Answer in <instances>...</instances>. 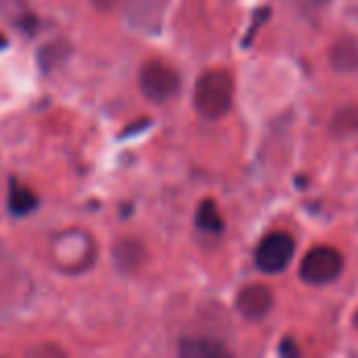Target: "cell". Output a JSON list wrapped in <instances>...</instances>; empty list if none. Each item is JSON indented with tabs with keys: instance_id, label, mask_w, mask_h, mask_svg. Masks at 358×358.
Masks as SVG:
<instances>
[{
	"instance_id": "obj_1",
	"label": "cell",
	"mask_w": 358,
	"mask_h": 358,
	"mask_svg": "<svg viewBox=\"0 0 358 358\" xmlns=\"http://www.w3.org/2000/svg\"><path fill=\"white\" fill-rule=\"evenodd\" d=\"M235 96V82L227 69H208L199 76L193 92V105L206 120H218L229 113Z\"/></svg>"
},
{
	"instance_id": "obj_2",
	"label": "cell",
	"mask_w": 358,
	"mask_h": 358,
	"mask_svg": "<svg viewBox=\"0 0 358 358\" xmlns=\"http://www.w3.org/2000/svg\"><path fill=\"white\" fill-rule=\"evenodd\" d=\"M138 86L149 101L164 103L178 92L180 76L170 63L162 59H149L138 71Z\"/></svg>"
},
{
	"instance_id": "obj_3",
	"label": "cell",
	"mask_w": 358,
	"mask_h": 358,
	"mask_svg": "<svg viewBox=\"0 0 358 358\" xmlns=\"http://www.w3.org/2000/svg\"><path fill=\"white\" fill-rule=\"evenodd\" d=\"M344 271V256L331 245L313 248L300 264V277L310 285H325L336 281Z\"/></svg>"
},
{
	"instance_id": "obj_4",
	"label": "cell",
	"mask_w": 358,
	"mask_h": 358,
	"mask_svg": "<svg viewBox=\"0 0 358 358\" xmlns=\"http://www.w3.org/2000/svg\"><path fill=\"white\" fill-rule=\"evenodd\" d=\"M296 254V241L289 233L275 231L268 233L256 248V264L266 275H279L283 273Z\"/></svg>"
},
{
	"instance_id": "obj_5",
	"label": "cell",
	"mask_w": 358,
	"mask_h": 358,
	"mask_svg": "<svg viewBox=\"0 0 358 358\" xmlns=\"http://www.w3.org/2000/svg\"><path fill=\"white\" fill-rule=\"evenodd\" d=\"M235 304H237V310L245 319L258 321L271 313V308L275 304V296H273L271 287H266L262 283H250V285L241 287Z\"/></svg>"
},
{
	"instance_id": "obj_6",
	"label": "cell",
	"mask_w": 358,
	"mask_h": 358,
	"mask_svg": "<svg viewBox=\"0 0 358 358\" xmlns=\"http://www.w3.org/2000/svg\"><path fill=\"white\" fill-rule=\"evenodd\" d=\"M113 260L122 273H136L147 260V250L138 239L124 237L113 245Z\"/></svg>"
},
{
	"instance_id": "obj_7",
	"label": "cell",
	"mask_w": 358,
	"mask_h": 358,
	"mask_svg": "<svg viewBox=\"0 0 358 358\" xmlns=\"http://www.w3.org/2000/svg\"><path fill=\"white\" fill-rule=\"evenodd\" d=\"M178 355L185 358H220L229 357V350L210 338H185L178 346Z\"/></svg>"
},
{
	"instance_id": "obj_8",
	"label": "cell",
	"mask_w": 358,
	"mask_h": 358,
	"mask_svg": "<svg viewBox=\"0 0 358 358\" xmlns=\"http://www.w3.org/2000/svg\"><path fill=\"white\" fill-rule=\"evenodd\" d=\"M197 227L208 231V233H220L224 229V220H222V214L216 206V201L212 199H206L199 203L197 208Z\"/></svg>"
},
{
	"instance_id": "obj_9",
	"label": "cell",
	"mask_w": 358,
	"mask_h": 358,
	"mask_svg": "<svg viewBox=\"0 0 358 358\" xmlns=\"http://www.w3.org/2000/svg\"><path fill=\"white\" fill-rule=\"evenodd\" d=\"M331 61L340 71H352L358 67V46L355 42L342 40L331 50Z\"/></svg>"
},
{
	"instance_id": "obj_10",
	"label": "cell",
	"mask_w": 358,
	"mask_h": 358,
	"mask_svg": "<svg viewBox=\"0 0 358 358\" xmlns=\"http://www.w3.org/2000/svg\"><path fill=\"white\" fill-rule=\"evenodd\" d=\"M10 210L15 212V214H27L34 206H36V197H34V193L27 189V187H23V185H15L13 182V187H10Z\"/></svg>"
}]
</instances>
